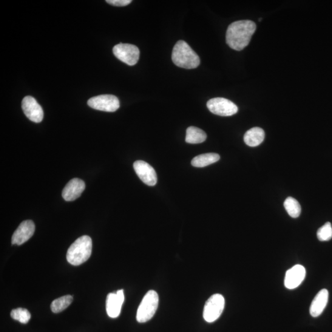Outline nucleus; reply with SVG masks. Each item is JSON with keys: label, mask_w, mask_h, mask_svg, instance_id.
<instances>
[{"label": "nucleus", "mask_w": 332, "mask_h": 332, "mask_svg": "<svg viewBox=\"0 0 332 332\" xmlns=\"http://www.w3.org/2000/svg\"><path fill=\"white\" fill-rule=\"evenodd\" d=\"M256 24L249 20L232 22L226 31L227 44L232 50L241 51L248 46L256 30Z\"/></svg>", "instance_id": "nucleus-1"}, {"label": "nucleus", "mask_w": 332, "mask_h": 332, "mask_svg": "<svg viewBox=\"0 0 332 332\" xmlns=\"http://www.w3.org/2000/svg\"><path fill=\"white\" fill-rule=\"evenodd\" d=\"M172 60L178 67L194 69L200 64V59L186 42L178 41L175 44L172 53Z\"/></svg>", "instance_id": "nucleus-2"}, {"label": "nucleus", "mask_w": 332, "mask_h": 332, "mask_svg": "<svg viewBox=\"0 0 332 332\" xmlns=\"http://www.w3.org/2000/svg\"><path fill=\"white\" fill-rule=\"evenodd\" d=\"M92 242L88 235L76 240L68 249L67 260L71 265L78 266L86 262L92 254Z\"/></svg>", "instance_id": "nucleus-3"}, {"label": "nucleus", "mask_w": 332, "mask_h": 332, "mask_svg": "<svg viewBox=\"0 0 332 332\" xmlns=\"http://www.w3.org/2000/svg\"><path fill=\"white\" fill-rule=\"evenodd\" d=\"M158 303L157 292L155 291L148 292L138 306L136 316L137 321L144 323L151 319L157 310Z\"/></svg>", "instance_id": "nucleus-4"}, {"label": "nucleus", "mask_w": 332, "mask_h": 332, "mask_svg": "<svg viewBox=\"0 0 332 332\" xmlns=\"http://www.w3.org/2000/svg\"><path fill=\"white\" fill-rule=\"evenodd\" d=\"M225 301L221 294H214L207 301L204 305L203 317L206 322L212 323L217 320L222 314Z\"/></svg>", "instance_id": "nucleus-5"}, {"label": "nucleus", "mask_w": 332, "mask_h": 332, "mask_svg": "<svg viewBox=\"0 0 332 332\" xmlns=\"http://www.w3.org/2000/svg\"><path fill=\"white\" fill-rule=\"evenodd\" d=\"M113 54L119 60L130 66L137 63L140 51L135 45L120 43L116 45L113 49Z\"/></svg>", "instance_id": "nucleus-6"}, {"label": "nucleus", "mask_w": 332, "mask_h": 332, "mask_svg": "<svg viewBox=\"0 0 332 332\" xmlns=\"http://www.w3.org/2000/svg\"><path fill=\"white\" fill-rule=\"evenodd\" d=\"M210 112L221 116H230L238 112V108L233 102L222 98L211 99L207 103Z\"/></svg>", "instance_id": "nucleus-7"}, {"label": "nucleus", "mask_w": 332, "mask_h": 332, "mask_svg": "<svg viewBox=\"0 0 332 332\" xmlns=\"http://www.w3.org/2000/svg\"><path fill=\"white\" fill-rule=\"evenodd\" d=\"M87 105L92 109L107 112H114L120 108V101L115 96L101 95L90 99Z\"/></svg>", "instance_id": "nucleus-8"}, {"label": "nucleus", "mask_w": 332, "mask_h": 332, "mask_svg": "<svg viewBox=\"0 0 332 332\" xmlns=\"http://www.w3.org/2000/svg\"><path fill=\"white\" fill-rule=\"evenodd\" d=\"M24 114L34 123H40L43 120V110L37 101L31 96H26L22 102Z\"/></svg>", "instance_id": "nucleus-9"}, {"label": "nucleus", "mask_w": 332, "mask_h": 332, "mask_svg": "<svg viewBox=\"0 0 332 332\" xmlns=\"http://www.w3.org/2000/svg\"><path fill=\"white\" fill-rule=\"evenodd\" d=\"M136 174L145 184L149 186H155L157 183V173L152 166L144 161H136L134 163Z\"/></svg>", "instance_id": "nucleus-10"}, {"label": "nucleus", "mask_w": 332, "mask_h": 332, "mask_svg": "<svg viewBox=\"0 0 332 332\" xmlns=\"http://www.w3.org/2000/svg\"><path fill=\"white\" fill-rule=\"evenodd\" d=\"M35 225L32 220H25L20 224L12 236L14 245H22L33 236Z\"/></svg>", "instance_id": "nucleus-11"}, {"label": "nucleus", "mask_w": 332, "mask_h": 332, "mask_svg": "<svg viewBox=\"0 0 332 332\" xmlns=\"http://www.w3.org/2000/svg\"><path fill=\"white\" fill-rule=\"evenodd\" d=\"M124 302V295L123 290H119L114 293L108 295L106 300V310L109 316L112 318H116L120 316Z\"/></svg>", "instance_id": "nucleus-12"}, {"label": "nucleus", "mask_w": 332, "mask_h": 332, "mask_svg": "<svg viewBox=\"0 0 332 332\" xmlns=\"http://www.w3.org/2000/svg\"><path fill=\"white\" fill-rule=\"evenodd\" d=\"M306 269L304 266L296 265L286 272L284 284L288 289H296L304 280Z\"/></svg>", "instance_id": "nucleus-13"}, {"label": "nucleus", "mask_w": 332, "mask_h": 332, "mask_svg": "<svg viewBox=\"0 0 332 332\" xmlns=\"http://www.w3.org/2000/svg\"><path fill=\"white\" fill-rule=\"evenodd\" d=\"M86 188L83 180L79 178H73L66 184L62 192V197L66 201H73L81 197L82 193Z\"/></svg>", "instance_id": "nucleus-14"}, {"label": "nucleus", "mask_w": 332, "mask_h": 332, "mask_svg": "<svg viewBox=\"0 0 332 332\" xmlns=\"http://www.w3.org/2000/svg\"><path fill=\"white\" fill-rule=\"evenodd\" d=\"M328 295L327 289H322L318 292L312 302L309 309L311 316L317 317L322 313L327 305Z\"/></svg>", "instance_id": "nucleus-15"}, {"label": "nucleus", "mask_w": 332, "mask_h": 332, "mask_svg": "<svg viewBox=\"0 0 332 332\" xmlns=\"http://www.w3.org/2000/svg\"><path fill=\"white\" fill-rule=\"evenodd\" d=\"M265 136V132L262 128L255 127L246 132L244 136V140L249 147H257L263 143Z\"/></svg>", "instance_id": "nucleus-16"}, {"label": "nucleus", "mask_w": 332, "mask_h": 332, "mask_svg": "<svg viewBox=\"0 0 332 332\" xmlns=\"http://www.w3.org/2000/svg\"><path fill=\"white\" fill-rule=\"evenodd\" d=\"M220 159V155L217 153H206L193 159L192 165L196 167H204L216 163Z\"/></svg>", "instance_id": "nucleus-17"}, {"label": "nucleus", "mask_w": 332, "mask_h": 332, "mask_svg": "<svg viewBox=\"0 0 332 332\" xmlns=\"http://www.w3.org/2000/svg\"><path fill=\"white\" fill-rule=\"evenodd\" d=\"M207 135L202 129L197 127L190 126L186 129L185 141L186 143L198 144L206 140Z\"/></svg>", "instance_id": "nucleus-18"}, {"label": "nucleus", "mask_w": 332, "mask_h": 332, "mask_svg": "<svg viewBox=\"0 0 332 332\" xmlns=\"http://www.w3.org/2000/svg\"><path fill=\"white\" fill-rule=\"evenodd\" d=\"M73 302L72 295H68L53 301L51 305V310L54 313H59L69 307Z\"/></svg>", "instance_id": "nucleus-19"}, {"label": "nucleus", "mask_w": 332, "mask_h": 332, "mask_svg": "<svg viewBox=\"0 0 332 332\" xmlns=\"http://www.w3.org/2000/svg\"><path fill=\"white\" fill-rule=\"evenodd\" d=\"M283 206H284L286 211L291 217L295 218L300 216L302 209H301L300 203L294 198H287L283 203Z\"/></svg>", "instance_id": "nucleus-20"}, {"label": "nucleus", "mask_w": 332, "mask_h": 332, "mask_svg": "<svg viewBox=\"0 0 332 332\" xmlns=\"http://www.w3.org/2000/svg\"><path fill=\"white\" fill-rule=\"evenodd\" d=\"M11 316L14 320L24 323H27L31 318L30 312L26 309L19 308L14 309L11 313Z\"/></svg>", "instance_id": "nucleus-21"}, {"label": "nucleus", "mask_w": 332, "mask_h": 332, "mask_svg": "<svg viewBox=\"0 0 332 332\" xmlns=\"http://www.w3.org/2000/svg\"><path fill=\"white\" fill-rule=\"evenodd\" d=\"M317 236L320 241H328L332 238V226L330 222H327L318 229Z\"/></svg>", "instance_id": "nucleus-22"}, {"label": "nucleus", "mask_w": 332, "mask_h": 332, "mask_svg": "<svg viewBox=\"0 0 332 332\" xmlns=\"http://www.w3.org/2000/svg\"><path fill=\"white\" fill-rule=\"evenodd\" d=\"M108 4L115 7H126L132 2L131 0H107Z\"/></svg>", "instance_id": "nucleus-23"}, {"label": "nucleus", "mask_w": 332, "mask_h": 332, "mask_svg": "<svg viewBox=\"0 0 332 332\" xmlns=\"http://www.w3.org/2000/svg\"><path fill=\"white\" fill-rule=\"evenodd\" d=\"M258 21H262V18H260V19H258Z\"/></svg>", "instance_id": "nucleus-24"}]
</instances>
